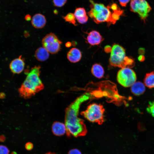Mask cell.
Returning <instances> with one entry per match:
<instances>
[{
	"label": "cell",
	"instance_id": "1",
	"mask_svg": "<svg viewBox=\"0 0 154 154\" xmlns=\"http://www.w3.org/2000/svg\"><path fill=\"white\" fill-rule=\"evenodd\" d=\"M91 94L86 93L78 97L65 110V124L67 135L75 137L84 136L87 130L84 120L78 117L79 109L81 104L90 99Z\"/></svg>",
	"mask_w": 154,
	"mask_h": 154
},
{
	"label": "cell",
	"instance_id": "2",
	"mask_svg": "<svg viewBox=\"0 0 154 154\" xmlns=\"http://www.w3.org/2000/svg\"><path fill=\"white\" fill-rule=\"evenodd\" d=\"M41 67L35 66L26 73L27 76L18 89L20 96L28 99L42 90L44 86L40 78Z\"/></svg>",
	"mask_w": 154,
	"mask_h": 154
},
{
	"label": "cell",
	"instance_id": "3",
	"mask_svg": "<svg viewBox=\"0 0 154 154\" xmlns=\"http://www.w3.org/2000/svg\"><path fill=\"white\" fill-rule=\"evenodd\" d=\"M90 10L88 12L89 16L97 24L107 22L108 25L112 24V14L110 9L103 4L95 3L89 0Z\"/></svg>",
	"mask_w": 154,
	"mask_h": 154
},
{
	"label": "cell",
	"instance_id": "4",
	"mask_svg": "<svg viewBox=\"0 0 154 154\" xmlns=\"http://www.w3.org/2000/svg\"><path fill=\"white\" fill-rule=\"evenodd\" d=\"M104 111L102 105L94 103L89 105L86 110L81 112V114L90 121L101 125L104 121Z\"/></svg>",
	"mask_w": 154,
	"mask_h": 154
},
{
	"label": "cell",
	"instance_id": "5",
	"mask_svg": "<svg viewBox=\"0 0 154 154\" xmlns=\"http://www.w3.org/2000/svg\"><path fill=\"white\" fill-rule=\"evenodd\" d=\"M126 56L125 49L119 44H114L111 51L109 63L114 67L121 68H125L124 63Z\"/></svg>",
	"mask_w": 154,
	"mask_h": 154
},
{
	"label": "cell",
	"instance_id": "6",
	"mask_svg": "<svg viewBox=\"0 0 154 154\" xmlns=\"http://www.w3.org/2000/svg\"><path fill=\"white\" fill-rule=\"evenodd\" d=\"M151 10V6L145 0H131L130 10L137 13L144 23Z\"/></svg>",
	"mask_w": 154,
	"mask_h": 154
},
{
	"label": "cell",
	"instance_id": "7",
	"mask_svg": "<svg viewBox=\"0 0 154 154\" xmlns=\"http://www.w3.org/2000/svg\"><path fill=\"white\" fill-rule=\"evenodd\" d=\"M136 79L135 72L130 68H121L117 72V82L124 87H129L131 86L135 82Z\"/></svg>",
	"mask_w": 154,
	"mask_h": 154
},
{
	"label": "cell",
	"instance_id": "8",
	"mask_svg": "<svg viewBox=\"0 0 154 154\" xmlns=\"http://www.w3.org/2000/svg\"><path fill=\"white\" fill-rule=\"evenodd\" d=\"M62 43L57 37L52 33L46 35L42 40L43 47L53 54L57 53L60 50Z\"/></svg>",
	"mask_w": 154,
	"mask_h": 154
},
{
	"label": "cell",
	"instance_id": "9",
	"mask_svg": "<svg viewBox=\"0 0 154 154\" xmlns=\"http://www.w3.org/2000/svg\"><path fill=\"white\" fill-rule=\"evenodd\" d=\"M25 62L21 55L13 60L9 64V68L11 71L14 74H19L23 70Z\"/></svg>",
	"mask_w": 154,
	"mask_h": 154
},
{
	"label": "cell",
	"instance_id": "10",
	"mask_svg": "<svg viewBox=\"0 0 154 154\" xmlns=\"http://www.w3.org/2000/svg\"><path fill=\"white\" fill-rule=\"evenodd\" d=\"M103 39L100 33L95 30L90 32L87 37L88 42L92 45L99 44Z\"/></svg>",
	"mask_w": 154,
	"mask_h": 154
},
{
	"label": "cell",
	"instance_id": "11",
	"mask_svg": "<svg viewBox=\"0 0 154 154\" xmlns=\"http://www.w3.org/2000/svg\"><path fill=\"white\" fill-rule=\"evenodd\" d=\"M46 21L44 15L40 13L35 14L31 19V24L36 29H41L45 25Z\"/></svg>",
	"mask_w": 154,
	"mask_h": 154
},
{
	"label": "cell",
	"instance_id": "12",
	"mask_svg": "<svg viewBox=\"0 0 154 154\" xmlns=\"http://www.w3.org/2000/svg\"><path fill=\"white\" fill-rule=\"evenodd\" d=\"M82 53L78 48H73L68 52L67 57L68 59L72 63H76L79 61L82 57Z\"/></svg>",
	"mask_w": 154,
	"mask_h": 154
},
{
	"label": "cell",
	"instance_id": "13",
	"mask_svg": "<svg viewBox=\"0 0 154 154\" xmlns=\"http://www.w3.org/2000/svg\"><path fill=\"white\" fill-rule=\"evenodd\" d=\"M76 19L79 23L83 24L88 21V17L85 9L82 7L76 8L74 13Z\"/></svg>",
	"mask_w": 154,
	"mask_h": 154
},
{
	"label": "cell",
	"instance_id": "14",
	"mask_svg": "<svg viewBox=\"0 0 154 154\" xmlns=\"http://www.w3.org/2000/svg\"><path fill=\"white\" fill-rule=\"evenodd\" d=\"M52 130L53 134L57 136L64 135L66 131L65 124L58 121L55 122L53 123Z\"/></svg>",
	"mask_w": 154,
	"mask_h": 154
},
{
	"label": "cell",
	"instance_id": "15",
	"mask_svg": "<svg viewBox=\"0 0 154 154\" xmlns=\"http://www.w3.org/2000/svg\"><path fill=\"white\" fill-rule=\"evenodd\" d=\"M35 56L36 58L39 61L43 62L49 58L48 52L44 47L38 48L35 51Z\"/></svg>",
	"mask_w": 154,
	"mask_h": 154
},
{
	"label": "cell",
	"instance_id": "16",
	"mask_svg": "<svg viewBox=\"0 0 154 154\" xmlns=\"http://www.w3.org/2000/svg\"><path fill=\"white\" fill-rule=\"evenodd\" d=\"M131 92L134 95L138 96L142 95L144 92L145 88L142 83L138 81L135 82L131 86Z\"/></svg>",
	"mask_w": 154,
	"mask_h": 154
},
{
	"label": "cell",
	"instance_id": "17",
	"mask_svg": "<svg viewBox=\"0 0 154 154\" xmlns=\"http://www.w3.org/2000/svg\"><path fill=\"white\" fill-rule=\"evenodd\" d=\"M91 71L92 74L98 78H101L104 76V70L100 64L95 63L94 64L92 67Z\"/></svg>",
	"mask_w": 154,
	"mask_h": 154
},
{
	"label": "cell",
	"instance_id": "18",
	"mask_svg": "<svg viewBox=\"0 0 154 154\" xmlns=\"http://www.w3.org/2000/svg\"><path fill=\"white\" fill-rule=\"evenodd\" d=\"M145 86L149 88H154V71L147 73L144 79Z\"/></svg>",
	"mask_w": 154,
	"mask_h": 154
},
{
	"label": "cell",
	"instance_id": "19",
	"mask_svg": "<svg viewBox=\"0 0 154 154\" xmlns=\"http://www.w3.org/2000/svg\"><path fill=\"white\" fill-rule=\"evenodd\" d=\"M123 13L124 11L120 8L115 11H112L111 16L112 23L114 24L119 19L120 16L123 15Z\"/></svg>",
	"mask_w": 154,
	"mask_h": 154
},
{
	"label": "cell",
	"instance_id": "20",
	"mask_svg": "<svg viewBox=\"0 0 154 154\" xmlns=\"http://www.w3.org/2000/svg\"><path fill=\"white\" fill-rule=\"evenodd\" d=\"M64 19L66 22L73 24L74 26H76V18L74 14L70 13L63 17Z\"/></svg>",
	"mask_w": 154,
	"mask_h": 154
},
{
	"label": "cell",
	"instance_id": "21",
	"mask_svg": "<svg viewBox=\"0 0 154 154\" xmlns=\"http://www.w3.org/2000/svg\"><path fill=\"white\" fill-rule=\"evenodd\" d=\"M146 110L148 113L154 117V101L149 102Z\"/></svg>",
	"mask_w": 154,
	"mask_h": 154
},
{
	"label": "cell",
	"instance_id": "22",
	"mask_svg": "<svg viewBox=\"0 0 154 154\" xmlns=\"http://www.w3.org/2000/svg\"><path fill=\"white\" fill-rule=\"evenodd\" d=\"M67 0H53L54 5L58 7L63 6L66 3Z\"/></svg>",
	"mask_w": 154,
	"mask_h": 154
},
{
	"label": "cell",
	"instance_id": "23",
	"mask_svg": "<svg viewBox=\"0 0 154 154\" xmlns=\"http://www.w3.org/2000/svg\"><path fill=\"white\" fill-rule=\"evenodd\" d=\"M9 150L6 146L0 145V154H9Z\"/></svg>",
	"mask_w": 154,
	"mask_h": 154
},
{
	"label": "cell",
	"instance_id": "24",
	"mask_svg": "<svg viewBox=\"0 0 154 154\" xmlns=\"http://www.w3.org/2000/svg\"><path fill=\"white\" fill-rule=\"evenodd\" d=\"M107 7L112 10V11H115L119 8V7L115 3H113L110 5H108Z\"/></svg>",
	"mask_w": 154,
	"mask_h": 154
},
{
	"label": "cell",
	"instance_id": "25",
	"mask_svg": "<svg viewBox=\"0 0 154 154\" xmlns=\"http://www.w3.org/2000/svg\"><path fill=\"white\" fill-rule=\"evenodd\" d=\"M68 154H82L81 152L77 149H73L70 150Z\"/></svg>",
	"mask_w": 154,
	"mask_h": 154
},
{
	"label": "cell",
	"instance_id": "26",
	"mask_svg": "<svg viewBox=\"0 0 154 154\" xmlns=\"http://www.w3.org/2000/svg\"><path fill=\"white\" fill-rule=\"evenodd\" d=\"M33 147V144L31 142H27L25 144V148L26 149L28 150H31Z\"/></svg>",
	"mask_w": 154,
	"mask_h": 154
},
{
	"label": "cell",
	"instance_id": "27",
	"mask_svg": "<svg viewBox=\"0 0 154 154\" xmlns=\"http://www.w3.org/2000/svg\"><path fill=\"white\" fill-rule=\"evenodd\" d=\"M120 5L122 7H125L130 0H118Z\"/></svg>",
	"mask_w": 154,
	"mask_h": 154
},
{
	"label": "cell",
	"instance_id": "28",
	"mask_svg": "<svg viewBox=\"0 0 154 154\" xmlns=\"http://www.w3.org/2000/svg\"><path fill=\"white\" fill-rule=\"evenodd\" d=\"M145 49L143 48H140L138 50V53L140 55H143L145 54Z\"/></svg>",
	"mask_w": 154,
	"mask_h": 154
},
{
	"label": "cell",
	"instance_id": "29",
	"mask_svg": "<svg viewBox=\"0 0 154 154\" xmlns=\"http://www.w3.org/2000/svg\"><path fill=\"white\" fill-rule=\"evenodd\" d=\"M138 59L139 61L142 62L145 60V57L142 55H140L138 57Z\"/></svg>",
	"mask_w": 154,
	"mask_h": 154
},
{
	"label": "cell",
	"instance_id": "30",
	"mask_svg": "<svg viewBox=\"0 0 154 154\" xmlns=\"http://www.w3.org/2000/svg\"><path fill=\"white\" fill-rule=\"evenodd\" d=\"M6 140V137L5 135H0V142H4Z\"/></svg>",
	"mask_w": 154,
	"mask_h": 154
},
{
	"label": "cell",
	"instance_id": "31",
	"mask_svg": "<svg viewBox=\"0 0 154 154\" xmlns=\"http://www.w3.org/2000/svg\"><path fill=\"white\" fill-rule=\"evenodd\" d=\"M25 19L27 21H29L31 19V16L29 14L26 15L25 16Z\"/></svg>",
	"mask_w": 154,
	"mask_h": 154
},
{
	"label": "cell",
	"instance_id": "32",
	"mask_svg": "<svg viewBox=\"0 0 154 154\" xmlns=\"http://www.w3.org/2000/svg\"><path fill=\"white\" fill-rule=\"evenodd\" d=\"M6 97V94L5 93L3 92H0V99H4Z\"/></svg>",
	"mask_w": 154,
	"mask_h": 154
},
{
	"label": "cell",
	"instance_id": "33",
	"mask_svg": "<svg viewBox=\"0 0 154 154\" xmlns=\"http://www.w3.org/2000/svg\"><path fill=\"white\" fill-rule=\"evenodd\" d=\"M71 45V43L70 42H67L65 44V46L67 47H69Z\"/></svg>",
	"mask_w": 154,
	"mask_h": 154
},
{
	"label": "cell",
	"instance_id": "34",
	"mask_svg": "<svg viewBox=\"0 0 154 154\" xmlns=\"http://www.w3.org/2000/svg\"><path fill=\"white\" fill-rule=\"evenodd\" d=\"M45 154H55V153H52L51 152H49Z\"/></svg>",
	"mask_w": 154,
	"mask_h": 154
},
{
	"label": "cell",
	"instance_id": "35",
	"mask_svg": "<svg viewBox=\"0 0 154 154\" xmlns=\"http://www.w3.org/2000/svg\"><path fill=\"white\" fill-rule=\"evenodd\" d=\"M11 154H17V153L15 151H13L11 152Z\"/></svg>",
	"mask_w": 154,
	"mask_h": 154
},
{
	"label": "cell",
	"instance_id": "36",
	"mask_svg": "<svg viewBox=\"0 0 154 154\" xmlns=\"http://www.w3.org/2000/svg\"><path fill=\"white\" fill-rule=\"evenodd\" d=\"M1 114V113L0 112V114Z\"/></svg>",
	"mask_w": 154,
	"mask_h": 154
}]
</instances>
